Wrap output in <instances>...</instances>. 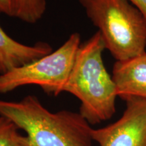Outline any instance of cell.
Segmentation results:
<instances>
[{"instance_id":"cell-2","label":"cell","mask_w":146,"mask_h":146,"mask_svg":"<svg viewBox=\"0 0 146 146\" xmlns=\"http://www.w3.org/2000/svg\"><path fill=\"white\" fill-rule=\"evenodd\" d=\"M104 50L98 31L81 43L64 90L80 100L79 113L91 125L110 119L116 112V87L104 63Z\"/></svg>"},{"instance_id":"cell-11","label":"cell","mask_w":146,"mask_h":146,"mask_svg":"<svg viewBox=\"0 0 146 146\" xmlns=\"http://www.w3.org/2000/svg\"><path fill=\"white\" fill-rule=\"evenodd\" d=\"M143 16L146 22V0H129Z\"/></svg>"},{"instance_id":"cell-6","label":"cell","mask_w":146,"mask_h":146,"mask_svg":"<svg viewBox=\"0 0 146 146\" xmlns=\"http://www.w3.org/2000/svg\"><path fill=\"white\" fill-rule=\"evenodd\" d=\"M112 78L118 97L125 100L131 97L146 99V52L129 59L116 61Z\"/></svg>"},{"instance_id":"cell-5","label":"cell","mask_w":146,"mask_h":146,"mask_svg":"<svg viewBox=\"0 0 146 146\" xmlns=\"http://www.w3.org/2000/svg\"><path fill=\"white\" fill-rule=\"evenodd\" d=\"M123 115L114 123L92 130L100 146H146V99L131 97Z\"/></svg>"},{"instance_id":"cell-10","label":"cell","mask_w":146,"mask_h":146,"mask_svg":"<svg viewBox=\"0 0 146 146\" xmlns=\"http://www.w3.org/2000/svg\"><path fill=\"white\" fill-rule=\"evenodd\" d=\"M0 13L13 17V0H0Z\"/></svg>"},{"instance_id":"cell-12","label":"cell","mask_w":146,"mask_h":146,"mask_svg":"<svg viewBox=\"0 0 146 146\" xmlns=\"http://www.w3.org/2000/svg\"><path fill=\"white\" fill-rule=\"evenodd\" d=\"M3 73V70H2V68H1V66L0 64V74H2Z\"/></svg>"},{"instance_id":"cell-8","label":"cell","mask_w":146,"mask_h":146,"mask_svg":"<svg viewBox=\"0 0 146 146\" xmlns=\"http://www.w3.org/2000/svg\"><path fill=\"white\" fill-rule=\"evenodd\" d=\"M14 15L21 21L35 24L40 21L46 10V0H13Z\"/></svg>"},{"instance_id":"cell-4","label":"cell","mask_w":146,"mask_h":146,"mask_svg":"<svg viewBox=\"0 0 146 146\" xmlns=\"http://www.w3.org/2000/svg\"><path fill=\"white\" fill-rule=\"evenodd\" d=\"M81 44V35L74 33L58 50L33 62L0 74V94L27 85H36L50 96H59L64 90Z\"/></svg>"},{"instance_id":"cell-3","label":"cell","mask_w":146,"mask_h":146,"mask_svg":"<svg viewBox=\"0 0 146 146\" xmlns=\"http://www.w3.org/2000/svg\"><path fill=\"white\" fill-rule=\"evenodd\" d=\"M116 61L145 52L146 22L129 0H78Z\"/></svg>"},{"instance_id":"cell-1","label":"cell","mask_w":146,"mask_h":146,"mask_svg":"<svg viewBox=\"0 0 146 146\" xmlns=\"http://www.w3.org/2000/svg\"><path fill=\"white\" fill-rule=\"evenodd\" d=\"M0 115L25 131L23 146H92L93 128L79 112H52L35 96L0 100Z\"/></svg>"},{"instance_id":"cell-7","label":"cell","mask_w":146,"mask_h":146,"mask_svg":"<svg viewBox=\"0 0 146 146\" xmlns=\"http://www.w3.org/2000/svg\"><path fill=\"white\" fill-rule=\"evenodd\" d=\"M48 43L25 45L11 38L0 26V64L3 73L39 59L53 52Z\"/></svg>"},{"instance_id":"cell-9","label":"cell","mask_w":146,"mask_h":146,"mask_svg":"<svg viewBox=\"0 0 146 146\" xmlns=\"http://www.w3.org/2000/svg\"><path fill=\"white\" fill-rule=\"evenodd\" d=\"M15 124L0 115V146H23L24 135Z\"/></svg>"}]
</instances>
